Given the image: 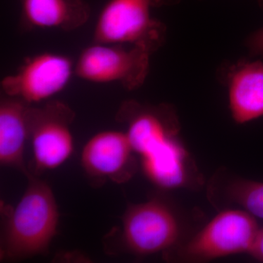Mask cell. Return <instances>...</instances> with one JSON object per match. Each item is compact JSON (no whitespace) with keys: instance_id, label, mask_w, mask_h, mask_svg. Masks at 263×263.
Returning a JSON list of instances; mask_svg holds the SVG:
<instances>
[{"instance_id":"6da1fadb","label":"cell","mask_w":263,"mask_h":263,"mask_svg":"<svg viewBox=\"0 0 263 263\" xmlns=\"http://www.w3.org/2000/svg\"><path fill=\"white\" fill-rule=\"evenodd\" d=\"M27 179L25 193L7 220L1 247L4 260L46 254L57 234L60 213L51 188L32 174Z\"/></svg>"},{"instance_id":"7a4b0ae2","label":"cell","mask_w":263,"mask_h":263,"mask_svg":"<svg viewBox=\"0 0 263 263\" xmlns=\"http://www.w3.org/2000/svg\"><path fill=\"white\" fill-rule=\"evenodd\" d=\"M167 0H109L95 24V43L136 46L151 54L162 47L166 27L152 10Z\"/></svg>"},{"instance_id":"3957f363","label":"cell","mask_w":263,"mask_h":263,"mask_svg":"<svg viewBox=\"0 0 263 263\" xmlns=\"http://www.w3.org/2000/svg\"><path fill=\"white\" fill-rule=\"evenodd\" d=\"M151 55L136 46L95 43L81 52L74 73L88 82L116 83L132 91L146 81Z\"/></svg>"},{"instance_id":"277c9868","label":"cell","mask_w":263,"mask_h":263,"mask_svg":"<svg viewBox=\"0 0 263 263\" xmlns=\"http://www.w3.org/2000/svg\"><path fill=\"white\" fill-rule=\"evenodd\" d=\"M75 113L59 100L41 107L28 105L27 122L32 143L35 174L56 169L70 158L74 151L71 125Z\"/></svg>"},{"instance_id":"5b68a950","label":"cell","mask_w":263,"mask_h":263,"mask_svg":"<svg viewBox=\"0 0 263 263\" xmlns=\"http://www.w3.org/2000/svg\"><path fill=\"white\" fill-rule=\"evenodd\" d=\"M259 229L255 217L246 211H224L192 238L182 254L188 260L209 261L249 254Z\"/></svg>"},{"instance_id":"8992f818","label":"cell","mask_w":263,"mask_h":263,"mask_svg":"<svg viewBox=\"0 0 263 263\" xmlns=\"http://www.w3.org/2000/svg\"><path fill=\"white\" fill-rule=\"evenodd\" d=\"M122 222L126 248L138 256L167 251L177 243L181 233L172 209L156 199L128 206Z\"/></svg>"},{"instance_id":"52a82bcc","label":"cell","mask_w":263,"mask_h":263,"mask_svg":"<svg viewBox=\"0 0 263 263\" xmlns=\"http://www.w3.org/2000/svg\"><path fill=\"white\" fill-rule=\"evenodd\" d=\"M75 72L70 58L43 53L27 59L15 73L1 82L4 95L29 104L46 101L65 89Z\"/></svg>"},{"instance_id":"ba28073f","label":"cell","mask_w":263,"mask_h":263,"mask_svg":"<svg viewBox=\"0 0 263 263\" xmlns=\"http://www.w3.org/2000/svg\"><path fill=\"white\" fill-rule=\"evenodd\" d=\"M134 153L127 133L100 132L85 145L81 154V164L91 179L124 183L136 173Z\"/></svg>"},{"instance_id":"9c48e42d","label":"cell","mask_w":263,"mask_h":263,"mask_svg":"<svg viewBox=\"0 0 263 263\" xmlns=\"http://www.w3.org/2000/svg\"><path fill=\"white\" fill-rule=\"evenodd\" d=\"M222 73L233 120L245 124L263 117V61L240 60Z\"/></svg>"},{"instance_id":"30bf717a","label":"cell","mask_w":263,"mask_h":263,"mask_svg":"<svg viewBox=\"0 0 263 263\" xmlns=\"http://www.w3.org/2000/svg\"><path fill=\"white\" fill-rule=\"evenodd\" d=\"M142 167L154 184L165 190L182 187L190 179V159L178 135L141 155Z\"/></svg>"},{"instance_id":"8fae6325","label":"cell","mask_w":263,"mask_h":263,"mask_svg":"<svg viewBox=\"0 0 263 263\" xmlns=\"http://www.w3.org/2000/svg\"><path fill=\"white\" fill-rule=\"evenodd\" d=\"M29 105L21 99L5 95L0 102V162L19 170L27 178L31 175L24 160L25 142L29 138Z\"/></svg>"},{"instance_id":"7c38bea8","label":"cell","mask_w":263,"mask_h":263,"mask_svg":"<svg viewBox=\"0 0 263 263\" xmlns=\"http://www.w3.org/2000/svg\"><path fill=\"white\" fill-rule=\"evenodd\" d=\"M91 9L84 0H22V18L34 28L72 31L89 21Z\"/></svg>"},{"instance_id":"4fadbf2b","label":"cell","mask_w":263,"mask_h":263,"mask_svg":"<svg viewBox=\"0 0 263 263\" xmlns=\"http://www.w3.org/2000/svg\"><path fill=\"white\" fill-rule=\"evenodd\" d=\"M227 195L254 217L263 219V182L236 180L228 186Z\"/></svg>"},{"instance_id":"5bb4252c","label":"cell","mask_w":263,"mask_h":263,"mask_svg":"<svg viewBox=\"0 0 263 263\" xmlns=\"http://www.w3.org/2000/svg\"><path fill=\"white\" fill-rule=\"evenodd\" d=\"M245 46L248 49L249 56L254 57L263 55V27L255 31L247 37Z\"/></svg>"},{"instance_id":"9a60e30c","label":"cell","mask_w":263,"mask_h":263,"mask_svg":"<svg viewBox=\"0 0 263 263\" xmlns=\"http://www.w3.org/2000/svg\"><path fill=\"white\" fill-rule=\"evenodd\" d=\"M249 254L257 260L263 262V228L259 229Z\"/></svg>"},{"instance_id":"2e32d148","label":"cell","mask_w":263,"mask_h":263,"mask_svg":"<svg viewBox=\"0 0 263 263\" xmlns=\"http://www.w3.org/2000/svg\"><path fill=\"white\" fill-rule=\"evenodd\" d=\"M257 1H258L259 5L261 7H263V0H257Z\"/></svg>"},{"instance_id":"e0dca14e","label":"cell","mask_w":263,"mask_h":263,"mask_svg":"<svg viewBox=\"0 0 263 263\" xmlns=\"http://www.w3.org/2000/svg\"><path fill=\"white\" fill-rule=\"evenodd\" d=\"M175 0H167V3H171V2H174Z\"/></svg>"}]
</instances>
